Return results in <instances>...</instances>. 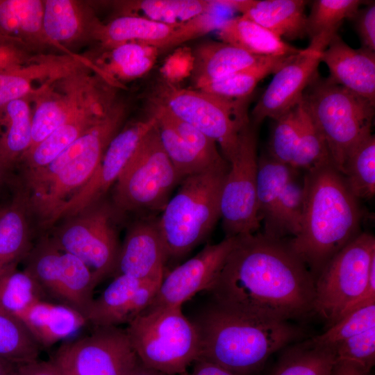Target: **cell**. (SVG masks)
I'll return each instance as SVG.
<instances>
[{"label": "cell", "mask_w": 375, "mask_h": 375, "mask_svg": "<svg viewBox=\"0 0 375 375\" xmlns=\"http://www.w3.org/2000/svg\"><path fill=\"white\" fill-rule=\"evenodd\" d=\"M139 360L169 375H181L199 357L197 329L182 306L147 309L125 328Z\"/></svg>", "instance_id": "cell-7"}, {"label": "cell", "mask_w": 375, "mask_h": 375, "mask_svg": "<svg viewBox=\"0 0 375 375\" xmlns=\"http://www.w3.org/2000/svg\"><path fill=\"white\" fill-rule=\"evenodd\" d=\"M330 375H372L371 372L365 370L358 365L346 362H335Z\"/></svg>", "instance_id": "cell-53"}, {"label": "cell", "mask_w": 375, "mask_h": 375, "mask_svg": "<svg viewBox=\"0 0 375 375\" xmlns=\"http://www.w3.org/2000/svg\"><path fill=\"white\" fill-rule=\"evenodd\" d=\"M149 106L158 110L176 133L210 166L224 167L229 165L214 140L194 126L172 116L161 108L151 103H149Z\"/></svg>", "instance_id": "cell-45"}, {"label": "cell", "mask_w": 375, "mask_h": 375, "mask_svg": "<svg viewBox=\"0 0 375 375\" xmlns=\"http://www.w3.org/2000/svg\"><path fill=\"white\" fill-rule=\"evenodd\" d=\"M172 116L197 128L214 140L229 162L238 146L240 133L250 122L246 99H230L160 79L149 97Z\"/></svg>", "instance_id": "cell-8"}, {"label": "cell", "mask_w": 375, "mask_h": 375, "mask_svg": "<svg viewBox=\"0 0 375 375\" xmlns=\"http://www.w3.org/2000/svg\"><path fill=\"white\" fill-rule=\"evenodd\" d=\"M192 56L194 87L247 69L265 58L221 40L199 44L192 50Z\"/></svg>", "instance_id": "cell-28"}, {"label": "cell", "mask_w": 375, "mask_h": 375, "mask_svg": "<svg viewBox=\"0 0 375 375\" xmlns=\"http://www.w3.org/2000/svg\"><path fill=\"white\" fill-rule=\"evenodd\" d=\"M231 8L273 32L292 40L307 35L304 0H228Z\"/></svg>", "instance_id": "cell-25"}, {"label": "cell", "mask_w": 375, "mask_h": 375, "mask_svg": "<svg viewBox=\"0 0 375 375\" xmlns=\"http://www.w3.org/2000/svg\"><path fill=\"white\" fill-rule=\"evenodd\" d=\"M33 58L24 49L0 44V72L26 64Z\"/></svg>", "instance_id": "cell-49"}, {"label": "cell", "mask_w": 375, "mask_h": 375, "mask_svg": "<svg viewBox=\"0 0 375 375\" xmlns=\"http://www.w3.org/2000/svg\"><path fill=\"white\" fill-rule=\"evenodd\" d=\"M15 375H65L59 365L54 360H35L18 365Z\"/></svg>", "instance_id": "cell-50"}, {"label": "cell", "mask_w": 375, "mask_h": 375, "mask_svg": "<svg viewBox=\"0 0 375 375\" xmlns=\"http://www.w3.org/2000/svg\"><path fill=\"white\" fill-rule=\"evenodd\" d=\"M119 5L122 15L138 16L167 24H179L204 13L218 15L217 10H222L218 0H138L121 1Z\"/></svg>", "instance_id": "cell-31"}, {"label": "cell", "mask_w": 375, "mask_h": 375, "mask_svg": "<svg viewBox=\"0 0 375 375\" xmlns=\"http://www.w3.org/2000/svg\"><path fill=\"white\" fill-rule=\"evenodd\" d=\"M373 303H375V263L372 266L367 285L364 292L343 311L339 319L352 311Z\"/></svg>", "instance_id": "cell-51"}, {"label": "cell", "mask_w": 375, "mask_h": 375, "mask_svg": "<svg viewBox=\"0 0 375 375\" xmlns=\"http://www.w3.org/2000/svg\"><path fill=\"white\" fill-rule=\"evenodd\" d=\"M375 327V303L352 311L322 334L308 338L313 346L331 349L353 335Z\"/></svg>", "instance_id": "cell-43"}, {"label": "cell", "mask_w": 375, "mask_h": 375, "mask_svg": "<svg viewBox=\"0 0 375 375\" xmlns=\"http://www.w3.org/2000/svg\"><path fill=\"white\" fill-rule=\"evenodd\" d=\"M7 169L6 166L0 158V184L1 183L5 173V170Z\"/></svg>", "instance_id": "cell-56"}, {"label": "cell", "mask_w": 375, "mask_h": 375, "mask_svg": "<svg viewBox=\"0 0 375 375\" xmlns=\"http://www.w3.org/2000/svg\"><path fill=\"white\" fill-rule=\"evenodd\" d=\"M43 27L47 37L63 51L96 40L102 23L86 3L74 0L44 1Z\"/></svg>", "instance_id": "cell-23"}, {"label": "cell", "mask_w": 375, "mask_h": 375, "mask_svg": "<svg viewBox=\"0 0 375 375\" xmlns=\"http://www.w3.org/2000/svg\"><path fill=\"white\" fill-rule=\"evenodd\" d=\"M229 165L184 178L158 219L168 258H181L201 243L220 218V196Z\"/></svg>", "instance_id": "cell-5"}, {"label": "cell", "mask_w": 375, "mask_h": 375, "mask_svg": "<svg viewBox=\"0 0 375 375\" xmlns=\"http://www.w3.org/2000/svg\"><path fill=\"white\" fill-rule=\"evenodd\" d=\"M32 114L29 98L11 101L0 112V158L7 168L29 148Z\"/></svg>", "instance_id": "cell-33"}, {"label": "cell", "mask_w": 375, "mask_h": 375, "mask_svg": "<svg viewBox=\"0 0 375 375\" xmlns=\"http://www.w3.org/2000/svg\"><path fill=\"white\" fill-rule=\"evenodd\" d=\"M17 366L0 358V375H15Z\"/></svg>", "instance_id": "cell-55"}, {"label": "cell", "mask_w": 375, "mask_h": 375, "mask_svg": "<svg viewBox=\"0 0 375 375\" xmlns=\"http://www.w3.org/2000/svg\"><path fill=\"white\" fill-rule=\"evenodd\" d=\"M292 56L265 57L247 69L208 81L193 88L226 99H247L262 79L269 74H274Z\"/></svg>", "instance_id": "cell-35"}, {"label": "cell", "mask_w": 375, "mask_h": 375, "mask_svg": "<svg viewBox=\"0 0 375 375\" xmlns=\"http://www.w3.org/2000/svg\"><path fill=\"white\" fill-rule=\"evenodd\" d=\"M63 372H64V371H63ZM65 375H69V374H66L65 372Z\"/></svg>", "instance_id": "cell-58"}, {"label": "cell", "mask_w": 375, "mask_h": 375, "mask_svg": "<svg viewBox=\"0 0 375 375\" xmlns=\"http://www.w3.org/2000/svg\"><path fill=\"white\" fill-rule=\"evenodd\" d=\"M296 169L283 186L269 219L264 224V232L270 237L285 239L295 237L300 229L304 203L303 178Z\"/></svg>", "instance_id": "cell-36"}, {"label": "cell", "mask_w": 375, "mask_h": 375, "mask_svg": "<svg viewBox=\"0 0 375 375\" xmlns=\"http://www.w3.org/2000/svg\"><path fill=\"white\" fill-rule=\"evenodd\" d=\"M333 83L375 104V51L349 46L338 34L321 53Z\"/></svg>", "instance_id": "cell-22"}, {"label": "cell", "mask_w": 375, "mask_h": 375, "mask_svg": "<svg viewBox=\"0 0 375 375\" xmlns=\"http://www.w3.org/2000/svg\"><path fill=\"white\" fill-rule=\"evenodd\" d=\"M155 124V118L149 115L146 119L134 121L123 126L110 142L90 179L62 207L57 221L73 216L101 201L115 185L143 138Z\"/></svg>", "instance_id": "cell-16"}, {"label": "cell", "mask_w": 375, "mask_h": 375, "mask_svg": "<svg viewBox=\"0 0 375 375\" xmlns=\"http://www.w3.org/2000/svg\"><path fill=\"white\" fill-rule=\"evenodd\" d=\"M299 102L275 119L269 142V156L288 165L294 156L300 135Z\"/></svg>", "instance_id": "cell-44"}, {"label": "cell", "mask_w": 375, "mask_h": 375, "mask_svg": "<svg viewBox=\"0 0 375 375\" xmlns=\"http://www.w3.org/2000/svg\"><path fill=\"white\" fill-rule=\"evenodd\" d=\"M168 259L158 219L148 217L128 228L112 276L162 280Z\"/></svg>", "instance_id": "cell-20"}, {"label": "cell", "mask_w": 375, "mask_h": 375, "mask_svg": "<svg viewBox=\"0 0 375 375\" xmlns=\"http://www.w3.org/2000/svg\"><path fill=\"white\" fill-rule=\"evenodd\" d=\"M41 349L22 322L0 308V358L21 365L38 360Z\"/></svg>", "instance_id": "cell-39"}, {"label": "cell", "mask_w": 375, "mask_h": 375, "mask_svg": "<svg viewBox=\"0 0 375 375\" xmlns=\"http://www.w3.org/2000/svg\"><path fill=\"white\" fill-rule=\"evenodd\" d=\"M335 362H349L371 372L375 364V327L335 345Z\"/></svg>", "instance_id": "cell-46"}, {"label": "cell", "mask_w": 375, "mask_h": 375, "mask_svg": "<svg viewBox=\"0 0 375 375\" xmlns=\"http://www.w3.org/2000/svg\"><path fill=\"white\" fill-rule=\"evenodd\" d=\"M17 317L41 348L50 347L89 325L85 316L74 308L45 299L30 304Z\"/></svg>", "instance_id": "cell-26"}, {"label": "cell", "mask_w": 375, "mask_h": 375, "mask_svg": "<svg viewBox=\"0 0 375 375\" xmlns=\"http://www.w3.org/2000/svg\"><path fill=\"white\" fill-rule=\"evenodd\" d=\"M28 208L19 192L0 214V269L24 259L32 249Z\"/></svg>", "instance_id": "cell-30"}, {"label": "cell", "mask_w": 375, "mask_h": 375, "mask_svg": "<svg viewBox=\"0 0 375 375\" xmlns=\"http://www.w3.org/2000/svg\"><path fill=\"white\" fill-rule=\"evenodd\" d=\"M162 280H142L125 275L114 276L94 300L86 315L92 326L129 324L151 303Z\"/></svg>", "instance_id": "cell-19"}, {"label": "cell", "mask_w": 375, "mask_h": 375, "mask_svg": "<svg viewBox=\"0 0 375 375\" xmlns=\"http://www.w3.org/2000/svg\"><path fill=\"white\" fill-rule=\"evenodd\" d=\"M358 199L369 200L375 194V137L370 133L349 151L342 172Z\"/></svg>", "instance_id": "cell-38"}, {"label": "cell", "mask_w": 375, "mask_h": 375, "mask_svg": "<svg viewBox=\"0 0 375 375\" xmlns=\"http://www.w3.org/2000/svg\"><path fill=\"white\" fill-rule=\"evenodd\" d=\"M218 307L244 317L291 322L314 313L315 278L288 239L255 233L236 237L206 290Z\"/></svg>", "instance_id": "cell-1"}, {"label": "cell", "mask_w": 375, "mask_h": 375, "mask_svg": "<svg viewBox=\"0 0 375 375\" xmlns=\"http://www.w3.org/2000/svg\"><path fill=\"white\" fill-rule=\"evenodd\" d=\"M321 53L308 47L293 55L274 74L254 106L252 124H260L265 118L276 119L294 107L318 74Z\"/></svg>", "instance_id": "cell-18"}, {"label": "cell", "mask_w": 375, "mask_h": 375, "mask_svg": "<svg viewBox=\"0 0 375 375\" xmlns=\"http://www.w3.org/2000/svg\"><path fill=\"white\" fill-rule=\"evenodd\" d=\"M113 215L99 201L65 218L50 238L58 249L81 260L98 283L113 274L120 250Z\"/></svg>", "instance_id": "cell-11"}, {"label": "cell", "mask_w": 375, "mask_h": 375, "mask_svg": "<svg viewBox=\"0 0 375 375\" xmlns=\"http://www.w3.org/2000/svg\"><path fill=\"white\" fill-rule=\"evenodd\" d=\"M298 234L288 240L315 280L326 263L360 231L363 211L331 160L306 171Z\"/></svg>", "instance_id": "cell-2"}, {"label": "cell", "mask_w": 375, "mask_h": 375, "mask_svg": "<svg viewBox=\"0 0 375 375\" xmlns=\"http://www.w3.org/2000/svg\"><path fill=\"white\" fill-rule=\"evenodd\" d=\"M94 66L85 65L42 88L33 97L36 106L32 114L29 151L60 126L78 101ZM25 152V153H26Z\"/></svg>", "instance_id": "cell-21"}, {"label": "cell", "mask_w": 375, "mask_h": 375, "mask_svg": "<svg viewBox=\"0 0 375 375\" xmlns=\"http://www.w3.org/2000/svg\"><path fill=\"white\" fill-rule=\"evenodd\" d=\"M125 103L117 101L107 114L47 165L25 171L29 212L43 226L57 222L62 207L86 184L113 137L122 128Z\"/></svg>", "instance_id": "cell-4"}, {"label": "cell", "mask_w": 375, "mask_h": 375, "mask_svg": "<svg viewBox=\"0 0 375 375\" xmlns=\"http://www.w3.org/2000/svg\"><path fill=\"white\" fill-rule=\"evenodd\" d=\"M53 360L69 375H131L139 358L125 328L92 326L62 344Z\"/></svg>", "instance_id": "cell-14"}, {"label": "cell", "mask_w": 375, "mask_h": 375, "mask_svg": "<svg viewBox=\"0 0 375 375\" xmlns=\"http://www.w3.org/2000/svg\"><path fill=\"white\" fill-rule=\"evenodd\" d=\"M18 263L0 269V308L17 317L30 304L47 300L35 280Z\"/></svg>", "instance_id": "cell-40"}, {"label": "cell", "mask_w": 375, "mask_h": 375, "mask_svg": "<svg viewBox=\"0 0 375 375\" xmlns=\"http://www.w3.org/2000/svg\"><path fill=\"white\" fill-rule=\"evenodd\" d=\"M374 263L375 238L361 232L322 269L315 280L314 313L328 327L364 292Z\"/></svg>", "instance_id": "cell-10"}, {"label": "cell", "mask_w": 375, "mask_h": 375, "mask_svg": "<svg viewBox=\"0 0 375 375\" xmlns=\"http://www.w3.org/2000/svg\"><path fill=\"white\" fill-rule=\"evenodd\" d=\"M302 101L342 173L351 149L372 133L375 104L319 74L304 91Z\"/></svg>", "instance_id": "cell-6"}, {"label": "cell", "mask_w": 375, "mask_h": 375, "mask_svg": "<svg viewBox=\"0 0 375 375\" xmlns=\"http://www.w3.org/2000/svg\"><path fill=\"white\" fill-rule=\"evenodd\" d=\"M192 67V50H178L165 61L161 70L162 79L178 85V81L188 75L191 76Z\"/></svg>", "instance_id": "cell-47"}, {"label": "cell", "mask_w": 375, "mask_h": 375, "mask_svg": "<svg viewBox=\"0 0 375 375\" xmlns=\"http://www.w3.org/2000/svg\"><path fill=\"white\" fill-rule=\"evenodd\" d=\"M190 320L199 335V359L234 375H256L272 354L306 337L291 322L249 318L212 302Z\"/></svg>", "instance_id": "cell-3"}, {"label": "cell", "mask_w": 375, "mask_h": 375, "mask_svg": "<svg viewBox=\"0 0 375 375\" xmlns=\"http://www.w3.org/2000/svg\"><path fill=\"white\" fill-rule=\"evenodd\" d=\"M360 39L362 47L375 51V3L370 1L360 9L352 19Z\"/></svg>", "instance_id": "cell-48"}, {"label": "cell", "mask_w": 375, "mask_h": 375, "mask_svg": "<svg viewBox=\"0 0 375 375\" xmlns=\"http://www.w3.org/2000/svg\"><path fill=\"white\" fill-rule=\"evenodd\" d=\"M301 129L297 148L290 165L297 169L308 170L322 162L331 160L326 144L302 99L299 102ZM332 161V160H331Z\"/></svg>", "instance_id": "cell-42"}, {"label": "cell", "mask_w": 375, "mask_h": 375, "mask_svg": "<svg viewBox=\"0 0 375 375\" xmlns=\"http://www.w3.org/2000/svg\"><path fill=\"white\" fill-rule=\"evenodd\" d=\"M160 49L140 42H126L106 49L95 65L111 81H131L147 74L153 67Z\"/></svg>", "instance_id": "cell-32"}, {"label": "cell", "mask_w": 375, "mask_h": 375, "mask_svg": "<svg viewBox=\"0 0 375 375\" xmlns=\"http://www.w3.org/2000/svg\"><path fill=\"white\" fill-rule=\"evenodd\" d=\"M44 5L41 0H0V44L26 51L56 47L44 31Z\"/></svg>", "instance_id": "cell-24"}, {"label": "cell", "mask_w": 375, "mask_h": 375, "mask_svg": "<svg viewBox=\"0 0 375 375\" xmlns=\"http://www.w3.org/2000/svg\"><path fill=\"white\" fill-rule=\"evenodd\" d=\"M179 24H167L133 15H120L102 24L97 41L105 49L126 43L140 42L159 49L181 44Z\"/></svg>", "instance_id": "cell-27"}, {"label": "cell", "mask_w": 375, "mask_h": 375, "mask_svg": "<svg viewBox=\"0 0 375 375\" xmlns=\"http://www.w3.org/2000/svg\"><path fill=\"white\" fill-rule=\"evenodd\" d=\"M235 240L236 237H225L219 243L207 244L194 257L165 273L147 309L182 306L199 292L206 291L219 274Z\"/></svg>", "instance_id": "cell-17"}, {"label": "cell", "mask_w": 375, "mask_h": 375, "mask_svg": "<svg viewBox=\"0 0 375 375\" xmlns=\"http://www.w3.org/2000/svg\"><path fill=\"white\" fill-rule=\"evenodd\" d=\"M257 137L251 122L242 128L237 151L228 162L220 196L226 238L253 234L260 226L257 198Z\"/></svg>", "instance_id": "cell-13"}, {"label": "cell", "mask_w": 375, "mask_h": 375, "mask_svg": "<svg viewBox=\"0 0 375 375\" xmlns=\"http://www.w3.org/2000/svg\"><path fill=\"white\" fill-rule=\"evenodd\" d=\"M360 0H315L307 15L308 48L322 52L328 44L345 19H352L360 6Z\"/></svg>", "instance_id": "cell-34"}, {"label": "cell", "mask_w": 375, "mask_h": 375, "mask_svg": "<svg viewBox=\"0 0 375 375\" xmlns=\"http://www.w3.org/2000/svg\"><path fill=\"white\" fill-rule=\"evenodd\" d=\"M181 181L162 146L156 122L114 185L115 206L121 211L162 210Z\"/></svg>", "instance_id": "cell-9"}, {"label": "cell", "mask_w": 375, "mask_h": 375, "mask_svg": "<svg viewBox=\"0 0 375 375\" xmlns=\"http://www.w3.org/2000/svg\"><path fill=\"white\" fill-rule=\"evenodd\" d=\"M181 375H234L224 368L212 362L198 359L194 362L190 372L188 371Z\"/></svg>", "instance_id": "cell-52"}, {"label": "cell", "mask_w": 375, "mask_h": 375, "mask_svg": "<svg viewBox=\"0 0 375 375\" xmlns=\"http://www.w3.org/2000/svg\"><path fill=\"white\" fill-rule=\"evenodd\" d=\"M131 375H169L158 370L144 365L140 360H138Z\"/></svg>", "instance_id": "cell-54"}, {"label": "cell", "mask_w": 375, "mask_h": 375, "mask_svg": "<svg viewBox=\"0 0 375 375\" xmlns=\"http://www.w3.org/2000/svg\"><path fill=\"white\" fill-rule=\"evenodd\" d=\"M281 351L269 375H330L335 362L330 349L313 346L308 339Z\"/></svg>", "instance_id": "cell-37"}, {"label": "cell", "mask_w": 375, "mask_h": 375, "mask_svg": "<svg viewBox=\"0 0 375 375\" xmlns=\"http://www.w3.org/2000/svg\"><path fill=\"white\" fill-rule=\"evenodd\" d=\"M3 207L0 208V214H1V211H2V210H3Z\"/></svg>", "instance_id": "cell-57"}, {"label": "cell", "mask_w": 375, "mask_h": 375, "mask_svg": "<svg viewBox=\"0 0 375 375\" xmlns=\"http://www.w3.org/2000/svg\"><path fill=\"white\" fill-rule=\"evenodd\" d=\"M217 33L221 41L258 56H286L302 49L284 42L273 32L242 15L225 20Z\"/></svg>", "instance_id": "cell-29"}, {"label": "cell", "mask_w": 375, "mask_h": 375, "mask_svg": "<svg viewBox=\"0 0 375 375\" xmlns=\"http://www.w3.org/2000/svg\"><path fill=\"white\" fill-rule=\"evenodd\" d=\"M117 88L99 73L92 74L65 122L23 155L25 171L47 165L100 121L117 101Z\"/></svg>", "instance_id": "cell-15"}, {"label": "cell", "mask_w": 375, "mask_h": 375, "mask_svg": "<svg viewBox=\"0 0 375 375\" xmlns=\"http://www.w3.org/2000/svg\"><path fill=\"white\" fill-rule=\"evenodd\" d=\"M25 259L24 270L47 299L68 306L86 318L98 283L81 260L60 250L47 237L32 247Z\"/></svg>", "instance_id": "cell-12"}, {"label": "cell", "mask_w": 375, "mask_h": 375, "mask_svg": "<svg viewBox=\"0 0 375 375\" xmlns=\"http://www.w3.org/2000/svg\"><path fill=\"white\" fill-rule=\"evenodd\" d=\"M149 112L156 119L162 146L181 181L187 176L219 168L212 167L198 155L158 110L149 106Z\"/></svg>", "instance_id": "cell-41"}]
</instances>
